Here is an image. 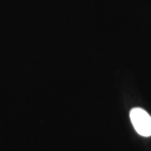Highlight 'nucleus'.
I'll list each match as a JSON object with an SVG mask.
<instances>
[{
  "label": "nucleus",
  "mask_w": 151,
  "mask_h": 151,
  "mask_svg": "<svg viewBox=\"0 0 151 151\" xmlns=\"http://www.w3.org/2000/svg\"><path fill=\"white\" fill-rule=\"evenodd\" d=\"M130 120L136 132L141 136H151V116L140 108H133L130 111Z\"/></svg>",
  "instance_id": "f257e3e1"
}]
</instances>
